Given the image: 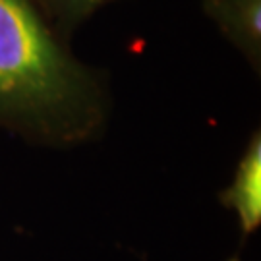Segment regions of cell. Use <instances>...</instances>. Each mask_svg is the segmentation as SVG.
Segmentation results:
<instances>
[{
  "instance_id": "cell-1",
  "label": "cell",
  "mask_w": 261,
  "mask_h": 261,
  "mask_svg": "<svg viewBox=\"0 0 261 261\" xmlns=\"http://www.w3.org/2000/svg\"><path fill=\"white\" fill-rule=\"evenodd\" d=\"M109 103L101 72L75 58L41 0H0V128L80 145L105 128Z\"/></svg>"
},
{
  "instance_id": "cell-4",
  "label": "cell",
  "mask_w": 261,
  "mask_h": 261,
  "mask_svg": "<svg viewBox=\"0 0 261 261\" xmlns=\"http://www.w3.org/2000/svg\"><path fill=\"white\" fill-rule=\"evenodd\" d=\"M112 2L118 0H41L47 16L64 37H70L72 31L87 21L97 10Z\"/></svg>"
},
{
  "instance_id": "cell-2",
  "label": "cell",
  "mask_w": 261,
  "mask_h": 261,
  "mask_svg": "<svg viewBox=\"0 0 261 261\" xmlns=\"http://www.w3.org/2000/svg\"><path fill=\"white\" fill-rule=\"evenodd\" d=\"M224 209L238 219L242 236H252L261 224V132L255 130L246 143L242 157L234 168L230 184L219 194Z\"/></svg>"
},
{
  "instance_id": "cell-5",
  "label": "cell",
  "mask_w": 261,
  "mask_h": 261,
  "mask_svg": "<svg viewBox=\"0 0 261 261\" xmlns=\"http://www.w3.org/2000/svg\"><path fill=\"white\" fill-rule=\"evenodd\" d=\"M228 261H242V259H240V257H230Z\"/></svg>"
},
{
  "instance_id": "cell-3",
  "label": "cell",
  "mask_w": 261,
  "mask_h": 261,
  "mask_svg": "<svg viewBox=\"0 0 261 261\" xmlns=\"http://www.w3.org/2000/svg\"><path fill=\"white\" fill-rule=\"evenodd\" d=\"M201 8L224 39L255 72L261 66V0H201Z\"/></svg>"
}]
</instances>
